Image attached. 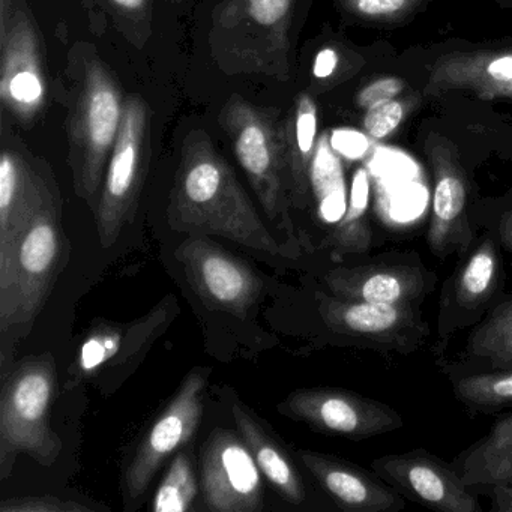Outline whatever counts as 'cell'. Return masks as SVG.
<instances>
[{
	"label": "cell",
	"mask_w": 512,
	"mask_h": 512,
	"mask_svg": "<svg viewBox=\"0 0 512 512\" xmlns=\"http://www.w3.org/2000/svg\"><path fill=\"white\" fill-rule=\"evenodd\" d=\"M167 220L178 232L223 236L269 256H296L269 232L235 170L203 130L191 131L182 143Z\"/></svg>",
	"instance_id": "cell-1"
},
{
	"label": "cell",
	"mask_w": 512,
	"mask_h": 512,
	"mask_svg": "<svg viewBox=\"0 0 512 512\" xmlns=\"http://www.w3.org/2000/svg\"><path fill=\"white\" fill-rule=\"evenodd\" d=\"M62 86L74 190L95 212L107 164L121 130L127 97L122 94L115 74L89 43L71 47Z\"/></svg>",
	"instance_id": "cell-2"
},
{
	"label": "cell",
	"mask_w": 512,
	"mask_h": 512,
	"mask_svg": "<svg viewBox=\"0 0 512 512\" xmlns=\"http://www.w3.org/2000/svg\"><path fill=\"white\" fill-rule=\"evenodd\" d=\"M296 0H221L211 14L209 52L227 76L289 82Z\"/></svg>",
	"instance_id": "cell-3"
},
{
	"label": "cell",
	"mask_w": 512,
	"mask_h": 512,
	"mask_svg": "<svg viewBox=\"0 0 512 512\" xmlns=\"http://www.w3.org/2000/svg\"><path fill=\"white\" fill-rule=\"evenodd\" d=\"M0 124V332L8 334L16 313V265L20 245L56 179L49 164L35 157L14 131Z\"/></svg>",
	"instance_id": "cell-4"
},
{
	"label": "cell",
	"mask_w": 512,
	"mask_h": 512,
	"mask_svg": "<svg viewBox=\"0 0 512 512\" xmlns=\"http://www.w3.org/2000/svg\"><path fill=\"white\" fill-rule=\"evenodd\" d=\"M0 392V479L7 481L19 455L52 466L64 445L50 422L56 388L52 355L26 359L8 371Z\"/></svg>",
	"instance_id": "cell-5"
},
{
	"label": "cell",
	"mask_w": 512,
	"mask_h": 512,
	"mask_svg": "<svg viewBox=\"0 0 512 512\" xmlns=\"http://www.w3.org/2000/svg\"><path fill=\"white\" fill-rule=\"evenodd\" d=\"M232 142L239 166L253 187L266 217L278 229L292 230L289 172L284 154L283 121L277 113L232 95L218 116Z\"/></svg>",
	"instance_id": "cell-6"
},
{
	"label": "cell",
	"mask_w": 512,
	"mask_h": 512,
	"mask_svg": "<svg viewBox=\"0 0 512 512\" xmlns=\"http://www.w3.org/2000/svg\"><path fill=\"white\" fill-rule=\"evenodd\" d=\"M50 97L46 50L29 0H0V106L2 116L31 128Z\"/></svg>",
	"instance_id": "cell-7"
},
{
	"label": "cell",
	"mask_w": 512,
	"mask_h": 512,
	"mask_svg": "<svg viewBox=\"0 0 512 512\" xmlns=\"http://www.w3.org/2000/svg\"><path fill=\"white\" fill-rule=\"evenodd\" d=\"M151 109L142 95L125 98L124 118L95 209L98 238L110 248L134 220L151 164Z\"/></svg>",
	"instance_id": "cell-8"
},
{
	"label": "cell",
	"mask_w": 512,
	"mask_h": 512,
	"mask_svg": "<svg viewBox=\"0 0 512 512\" xmlns=\"http://www.w3.org/2000/svg\"><path fill=\"white\" fill-rule=\"evenodd\" d=\"M71 248L62 221L58 185L35 215L20 245L16 265V313L11 322V343L25 337L46 305L59 275L70 260Z\"/></svg>",
	"instance_id": "cell-9"
},
{
	"label": "cell",
	"mask_w": 512,
	"mask_h": 512,
	"mask_svg": "<svg viewBox=\"0 0 512 512\" xmlns=\"http://www.w3.org/2000/svg\"><path fill=\"white\" fill-rule=\"evenodd\" d=\"M176 259L203 304L230 316H247L263 290V280L247 262L205 236L179 245Z\"/></svg>",
	"instance_id": "cell-10"
},
{
	"label": "cell",
	"mask_w": 512,
	"mask_h": 512,
	"mask_svg": "<svg viewBox=\"0 0 512 512\" xmlns=\"http://www.w3.org/2000/svg\"><path fill=\"white\" fill-rule=\"evenodd\" d=\"M208 379L202 371H191L166 409L155 419L125 472L127 503H134L148 490L164 461L196 436L203 415Z\"/></svg>",
	"instance_id": "cell-11"
},
{
	"label": "cell",
	"mask_w": 512,
	"mask_h": 512,
	"mask_svg": "<svg viewBox=\"0 0 512 512\" xmlns=\"http://www.w3.org/2000/svg\"><path fill=\"white\" fill-rule=\"evenodd\" d=\"M278 409L323 433L350 439L391 433L404 424L394 407L340 388L296 389Z\"/></svg>",
	"instance_id": "cell-12"
},
{
	"label": "cell",
	"mask_w": 512,
	"mask_h": 512,
	"mask_svg": "<svg viewBox=\"0 0 512 512\" xmlns=\"http://www.w3.org/2000/svg\"><path fill=\"white\" fill-rule=\"evenodd\" d=\"M200 473L203 496L211 511H262V472L238 434L223 428L212 431L200 455Z\"/></svg>",
	"instance_id": "cell-13"
},
{
	"label": "cell",
	"mask_w": 512,
	"mask_h": 512,
	"mask_svg": "<svg viewBox=\"0 0 512 512\" xmlns=\"http://www.w3.org/2000/svg\"><path fill=\"white\" fill-rule=\"evenodd\" d=\"M175 308L170 298L133 322H95L86 332L68 370L65 389L74 388L83 380L97 379L112 368L124 367L142 356L169 325Z\"/></svg>",
	"instance_id": "cell-14"
},
{
	"label": "cell",
	"mask_w": 512,
	"mask_h": 512,
	"mask_svg": "<svg viewBox=\"0 0 512 512\" xmlns=\"http://www.w3.org/2000/svg\"><path fill=\"white\" fill-rule=\"evenodd\" d=\"M425 152L433 170V206L427 242L436 256L467 250L473 233L467 217V179L454 145L431 134Z\"/></svg>",
	"instance_id": "cell-15"
},
{
	"label": "cell",
	"mask_w": 512,
	"mask_h": 512,
	"mask_svg": "<svg viewBox=\"0 0 512 512\" xmlns=\"http://www.w3.org/2000/svg\"><path fill=\"white\" fill-rule=\"evenodd\" d=\"M374 472L413 502L442 512H481L458 472L422 451L391 454L373 460Z\"/></svg>",
	"instance_id": "cell-16"
},
{
	"label": "cell",
	"mask_w": 512,
	"mask_h": 512,
	"mask_svg": "<svg viewBox=\"0 0 512 512\" xmlns=\"http://www.w3.org/2000/svg\"><path fill=\"white\" fill-rule=\"evenodd\" d=\"M323 322L335 334L371 343L388 344L403 350L415 346L428 328L413 305L374 304L317 293Z\"/></svg>",
	"instance_id": "cell-17"
},
{
	"label": "cell",
	"mask_w": 512,
	"mask_h": 512,
	"mask_svg": "<svg viewBox=\"0 0 512 512\" xmlns=\"http://www.w3.org/2000/svg\"><path fill=\"white\" fill-rule=\"evenodd\" d=\"M469 91L484 100H512V49L449 53L431 67L428 97Z\"/></svg>",
	"instance_id": "cell-18"
},
{
	"label": "cell",
	"mask_w": 512,
	"mask_h": 512,
	"mask_svg": "<svg viewBox=\"0 0 512 512\" xmlns=\"http://www.w3.org/2000/svg\"><path fill=\"white\" fill-rule=\"evenodd\" d=\"M299 458L344 511L395 512L404 508V500L392 485L356 464L314 451H299Z\"/></svg>",
	"instance_id": "cell-19"
},
{
	"label": "cell",
	"mask_w": 512,
	"mask_h": 512,
	"mask_svg": "<svg viewBox=\"0 0 512 512\" xmlns=\"http://www.w3.org/2000/svg\"><path fill=\"white\" fill-rule=\"evenodd\" d=\"M323 280L331 295L374 304L413 305L428 290L425 271L410 265L337 268Z\"/></svg>",
	"instance_id": "cell-20"
},
{
	"label": "cell",
	"mask_w": 512,
	"mask_h": 512,
	"mask_svg": "<svg viewBox=\"0 0 512 512\" xmlns=\"http://www.w3.org/2000/svg\"><path fill=\"white\" fill-rule=\"evenodd\" d=\"M317 106L308 92H301L292 110L283 119L284 154L289 172L290 196L296 208H307L310 203L313 167L319 149L317 140Z\"/></svg>",
	"instance_id": "cell-21"
},
{
	"label": "cell",
	"mask_w": 512,
	"mask_h": 512,
	"mask_svg": "<svg viewBox=\"0 0 512 512\" xmlns=\"http://www.w3.org/2000/svg\"><path fill=\"white\" fill-rule=\"evenodd\" d=\"M232 412L236 428L250 448L262 475L283 494L287 502L293 505L304 503V482L286 449L263 428L250 410L235 404Z\"/></svg>",
	"instance_id": "cell-22"
},
{
	"label": "cell",
	"mask_w": 512,
	"mask_h": 512,
	"mask_svg": "<svg viewBox=\"0 0 512 512\" xmlns=\"http://www.w3.org/2000/svg\"><path fill=\"white\" fill-rule=\"evenodd\" d=\"M458 475L467 487L512 485V415L497 421L490 433L467 451Z\"/></svg>",
	"instance_id": "cell-23"
},
{
	"label": "cell",
	"mask_w": 512,
	"mask_h": 512,
	"mask_svg": "<svg viewBox=\"0 0 512 512\" xmlns=\"http://www.w3.org/2000/svg\"><path fill=\"white\" fill-rule=\"evenodd\" d=\"M370 179L365 169H359L353 178L349 205L338 226L332 232L335 250L340 253H362L370 247L367 206Z\"/></svg>",
	"instance_id": "cell-24"
},
{
	"label": "cell",
	"mask_w": 512,
	"mask_h": 512,
	"mask_svg": "<svg viewBox=\"0 0 512 512\" xmlns=\"http://www.w3.org/2000/svg\"><path fill=\"white\" fill-rule=\"evenodd\" d=\"M470 355L490 362L493 367L512 365V299L503 302L470 335Z\"/></svg>",
	"instance_id": "cell-25"
},
{
	"label": "cell",
	"mask_w": 512,
	"mask_h": 512,
	"mask_svg": "<svg viewBox=\"0 0 512 512\" xmlns=\"http://www.w3.org/2000/svg\"><path fill=\"white\" fill-rule=\"evenodd\" d=\"M497 278V251L491 239H485L470 256L458 275V304L467 308L478 307L493 290Z\"/></svg>",
	"instance_id": "cell-26"
},
{
	"label": "cell",
	"mask_w": 512,
	"mask_h": 512,
	"mask_svg": "<svg viewBox=\"0 0 512 512\" xmlns=\"http://www.w3.org/2000/svg\"><path fill=\"white\" fill-rule=\"evenodd\" d=\"M113 28L137 50L145 49L152 35L154 0H95Z\"/></svg>",
	"instance_id": "cell-27"
},
{
	"label": "cell",
	"mask_w": 512,
	"mask_h": 512,
	"mask_svg": "<svg viewBox=\"0 0 512 512\" xmlns=\"http://www.w3.org/2000/svg\"><path fill=\"white\" fill-rule=\"evenodd\" d=\"M199 485L190 457L179 452L170 464L166 478L158 487L152 502L154 512H185L196 500Z\"/></svg>",
	"instance_id": "cell-28"
},
{
	"label": "cell",
	"mask_w": 512,
	"mask_h": 512,
	"mask_svg": "<svg viewBox=\"0 0 512 512\" xmlns=\"http://www.w3.org/2000/svg\"><path fill=\"white\" fill-rule=\"evenodd\" d=\"M455 397L473 407L512 406V370L473 374L455 383Z\"/></svg>",
	"instance_id": "cell-29"
},
{
	"label": "cell",
	"mask_w": 512,
	"mask_h": 512,
	"mask_svg": "<svg viewBox=\"0 0 512 512\" xmlns=\"http://www.w3.org/2000/svg\"><path fill=\"white\" fill-rule=\"evenodd\" d=\"M341 11L370 22H392L409 16L422 0H337Z\"/></svg>",
	"instance_id": "cell-30"
},
{
	"label": "cell",
	"mask_w": 512,
	"mask_h": 512,
	"mask_svg": "<svg viewBox=\"0 0 512 512\" xmlns=\"http://www.w3.org/2000/svg\"><path fill=\"white\" fill-rule=\"evenodd\" d=\"M413 109L412 101H383L367 110L364 116V131L374 140H383L395 133L409 110Z\"/></svg>",
	"instance_id": "cell-31"
},
{
	"label": "cell",
	"mask_w": 512,
	"mask_h": 512,
	"mask_svg": "<svg viewBox=\"0 0 512 512\" xmlns=\"http://www.w3.org/2000/svg\"><path fill=\"white\" fill-rule=\"evenodd\" d=\"M95 506L55 496L13 497L0 503V512H95Z\"/></svg>",
	"instance_id": "cell-32"
},
{
	"label": "cell",
	"mask_w": 512,
	"mask_h": 512,
	"mask_svg": "<svg viewBox=\"0 0 512 512\" xmlns=\"http://www.w3.org/2000/svg\"><path fill=\"white\" fill-rule=\"evenodd\" d=\"M406 88V82L398 77H383L365 86L356 95V104L362 109L368 110L383 101L394 100Z\"/></svg>",
	"instance_id": "cell-33"
},
{
	"label": "cell",
	"mask_w": 512,
	"mask_h": 512,
	"mask_svg": "<svg viewBox=\"0 0 512 512\" xmlns=\"http://www.w3.org/2000/svg\"><path fill=\"white\" fill-rule=\"evenodd\" d=\"M338 53L332 47H326V49L320 50L317 53L316 59H314L313 65V76L317 80H326L329 77L334 76L335 70H337Z\"/></svg>",
	"instance_id": "cell-34"
},
{
	"label": "cell",
	"mask_w": 512,
	"mask_h": 512,
	"mask_svg": "<svg viewBox=\"0 0 512 512\" xmlns=\"http://www.w3.org/2000/svg\"><path fill=\"white\" fill-rule=\"evenodd\" d=\"M76 2L86 11L89 29H91L92 34L97 35V37L104 35L107 25H109V20H107L106 14L100 10L97 2L95 0H76Z\"/></svg>",
	"instance_id": "cell-35"
},
{
	"label": "cell",
	"mask_w": 512,
	"mask_h": 512,
	"mask_svg": "<svg viewBox=\"0 0 512 512\" xmlns=\"http://www.w3.org/2000/svg\"><path fill=\"white\" fill-rule=\"evenodd\" d=\"M493 509L499 512H512V485H499L491 490Z\"/></svg>",
	"instance_id": "cell-36"
},
{
	"label": "cell",
	"mask_w": 512,
	"mask_h": 512,
	"mask_svg": "<svg viewBox=\"0 0 512 512\" xmlns=\"http://www.w3.org/2000/svg\"><path fill=\"white\" fill-rule=\"evenodd\" d=\"M500 241H502L503 247L512 253V208L503 215L502 221H500Z\"/></svg>",
	"instance_id": "cell-37"
},
{
	"label": "cell",
	"mask_w": 512,
	"mask_h": 512,
	"mask_svg": "<svg viewBox=\"0 0 512 512\" xmlns=\"http://www.w3.org/2000/svg\"><path fill=\"white\" fill-rule=\"evenodd\" d=\"M170 4H181L182 0H167Z\"/></svg>",
	"instance_id": "cell-38"
}]
</instances>
